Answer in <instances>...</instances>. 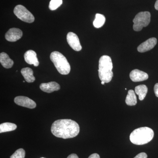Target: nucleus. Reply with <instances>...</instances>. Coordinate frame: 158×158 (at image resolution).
<instances>
[{
	"label": "nucleus",
	"instance_id": "obj_1",
	"mask_svg": "<svg viewBox=\"0 0 158 158\" xmlns=\"http://www.w3.org/2000/svg\"><path fill=\"white\" fill-rule=\"evenodd\" d=\"M51 132L58 138L63 139L73 138L80 132V127L76 122L72 119H59L52 124Z\"/></svg>",
	"mask_w": 158,
	"mask_h": 158
},
{
	"label": "nucleus",
	"instance_id": "obj_2",
	"mask_svg": "<svg viewBox=\"0 0 158 158\" xmlns=\"http://www.w3.org/2000/svg\"><path fill=\"white\" fill-rule=\"evenodd\" d=\"M154 135L153 131L150 128H138L131 133L130 141L136 145H143L147 144L153 139Z\"/></svg>",
	"mask_w": 158,
	"mask_h": 158
},
{
	"label": "nucleus",
	"instance_id": "obj_3",
	"mask_svg": "<svg viewBox=\"0 0 158 158\" xmlns=\"http://www.w3.org/2000/svg\"><path fill=\"white\" fill-rule=\"evenodd\" d=\"M98 67V76L101 81L105 83L111 81L113 76L111 58L108 56H102L99 61Z\"/></svg>",
	"mask_w": 158,
	"mask_h": 158
},
{
	"label": "nucleus",
	"instance_id": "obj_4",
	"mask_svg": "<svg viewBox=\"0 0 158 158\" xmlns=\"http://www.w3.org/2000/svg\"><path fill=\"white\" fill-rule=\"evenodd\" d=\"M50 59L59 73L67 75L70 73L71 67L68 60L59 52H52L50 55Z\"/></svg>",
	"mask_w": 158,
	"mask_h": 158
},
{
	"label": "nucleus",
	"instance_id": "obj_5",
	"mask_svg": "<svg viewBox=\"0 0 158 158\" xmlns=\"http://www.w3.org/2000/svg\"><path fill=\"white\" fill-rule=\"evenodd\" d=\"M150 13L148 11H142L138 13L133 20L134 31H140L144 27H147L150 22Z\"/></svg>",
	"mask_w": 158,
	"mask_h": 158
},
{
	"label": "nucleus",
	"instance_id": "obj_6",
	"mask_svg": "<svg viewBox=\"0 0 158 158\" xmlns=\"http://www.w3.org/2000/svg\"><path fill=\"white\" fill-rule=\"evenodd\" d=\"M15 15L18 18L23 21L27 23H32L34 21V17L33 14L24 6L22 5H18L14 9Z\"/></svg>",
	"mask_w": 158,
	"mask_h": 158
},
{
	"label": "nucleus",
	"instance_id": "obj_7",
	"mask_svg": "<svg viewBox=\"0 0 158 158\" xmlns=\"http://www.w3.org/2000/svg\"><path fill=\"white\" fill-rule=\"evenodd\" d=\"M14 102L18 106L29 109H34L36 107V103L35 102L27 97H16L15 98Z\"/></svg>",
	"mask_w": 158,
	"mask_h": 158
},
{
	"label": "nucleus",
	"instance_id": "obj_8",
	"mask_svg": "<svg viewBox=\"0 0 158 158\" xmlns=\"http://www.w3.org/2000/svg\"><path fill=\"white\" fill-rule=\"evenodd\" d=\"M67 41L68 44L74 50L79 52L82 49L78 37L73 32H69L67 35Z\"/></svg>",
	"mask_w": 158,
	"mask_h": 158
},
{
	"label": "nucleus",
	"instance_id": "obj_9",
	"mask_svg": "<svg viewBox=\"0 0 158 158\" xmlns=\"http://www.w3.org/2000/svg\"><path fill=\"white\" fill-rule=\"evenodd\" d=\"M23 36V32L19 29L12 28L9 29L6 33L5 37L6 40L10 42H15L20 39Z\"/></svg>",
	"mask_w": 158,
	"mask_h": 158
},
{
	"label": "nucleus",
	"instance_id": "obj_10",
	"mask_svg": "<svg viewBox=\"0 0 158 158\" xmlns=\"http://www.w3.org/2000/svg\"><path fill=\"white\" fill-rule=\"evenodd\" d=\"M157 42L156 38L155 37L149 38L142 43L138 47V51L139 52L143 53L152 49Z\"/></svg>",
	"mask_w": 158,
	"mask_h": 158
},
{
	"label": "nucleus",
	"instance_id": "obj_11",
	"mask_svg": "<svg viewBox=\"0 0 158 158\" xmlns=\"http://www.w3.org/2000/svg\"><path fill=\"white\" fill-rule=\"evenodd\" d=\"M130 77L133 82H140L147 80L148 76L147 73L138 69L133 70L130 73Z\"/></svg>",
	"mask_w": 158,
	"mask_h": 158
},
{
	"label": "nucleus",
	"instance_id": "obj_12",
	"mask_svg": "<svg viewBox=\"0 0 158 158\" xmlns=\"http://www.w3.org/2000/svg\"><path fill=\"white\" fill-rule=\"evenodd\" d=\"M24 58L28 64L34 65L35 66H38L39 65L37 54L33 50H30L27 51L24 55Z\"/></svg>",
	"mask_w": 158,
	"mask_h": 158
},
{
	"label": "nucleus",
	"instance_id": "obj_13",
	"mask_svg": "<svg viewBox=\"0 0 158 158\" xmlns=\"http://www.w3.org/2000/svg\"><path fill=\"white\" fill-rule=\"evenodd\" d=\"M40 88L42 91L50 93L59 90L60 89V86L56 82L52 81L48 83H42L40 84Z\"/></svg>",
	"mask_w": 158,
	"mask_h": 158
},
{
	"label": "nucleus",
	"instance_id": "obj_14",
	"mask_svg": "<svg viewBox=\"0 0 158 158\" xmlns=\"http://www.w3.org/2000/svg\"><path fill=\"white\" fill-rule=\"evenodd\" d=\"M0 62L4 67L6 69L11 68L14 64V62L9 58L8 54L5 52L0 54Z\"/></svg>",
	"mask_w": 158,
	"mask_h": 158
},
{
	"label": "nucleus",
	"instance_id": "obj_15",
	"mask_svg": "<svg viewBox=\"0 0 158 158\" xmlns=\"http://www.w3.org/2000/svg\"><path fill=\"white\" fill-rule=\"evenodd\" d=\"M21 73L26 81L28 83H32L35 81V78L34 76V72L31 68L28 67L23 68L21 71Z\"/></svg>",
	"mask_w": 158,
	"mask_h": 158
},
{
	"label": "nucleus",
	"instance_id": "obj_16",
	"mask_svg": "<svg viewBox=\"0 0 158 158\" xmlns=\"http://www.w3.org/2000/svg\"><path fill=\"white\" fill-rule=\"evenodd\" d=\"M148 92L147 86L145 85H138L135 88V93L138 95L140 101L144 99Z\"/></svg>",
	"mask_w": 158,
	"mask_h": 158
},
{
	"label": "nucleus",
	"instance_id": "obj_17",
	"mask_svg": "<svg viewBox=\"0 0 158 158\" xmlns=\"http://www.w3.org/2000/svg\"><path fill=\"white\" fill-rule=\"evenodd\" d=\"M125 102L128 106H133L137 104V97L135 91L132 90H129L126 98Z\"/></svg>",
	"mask_w": 158,
	"mask_h": 158
},
{
	"label": "nucleus",
	"instance_id": "obj_18",
	"mask_svg": "<svg viewBox=\"0 0 158 158\" xmlns=\"http://www.w3.org/2000/svg\"><path fill=\"white\" fill-rule=\"evenodd\" d=\"M17 128V126L11 123H4L0 125V133L14 131Z\"/></svg>",
	"mask_w": 158,
	"mask_h": 158
},
{
	"label": "nucleus",
	"instance_id": "obj_19",
	"mask_svg": "<svg viewBox=\"0 0 158 158\" xmlns=\"http://www.w3.org/2000/svg\"><path fill=\"white\" fill-rule=\"evenodd\" d=\"M106 22V18L104 15L101 14L95 15V18L93 22V25L96 28H99L104 25Z\"/></svg>",
	"mask_w": 158,
	"mask_h": 158
},
{
	"label": "nucleus",
	"instance_id": "obj_20",
	"mask_svg": "<svg viewBox=\"0 0 158 158\" xmlns=\"http://www.w3.org/2000/svg\"><path fill=\"white\" fill-rule=\"evenodd\" d=\"M62 4V0H51L49 5L51 10H55L59 8Z\"/></svg>",
	"mask_w": 158,
	"mask_h": 158
},
{
	"label": "nucleus",
	"instance_id": "obj_21",
	"mask_svg": "<svg viewBox=\"0 0 158 158\" xmlns=\"http://www.w3.org/2000/svg\"><path fill=\"white\" fill-rule=\"evenodd\" d=\"M25 157V151L23 148L17 150L10 156V158H24Z\"/></svg>",
	"mask_w": 158,
	"mask_h": 158
},
{
	"label": "nucleus",
	"instance_id": "obj_22",
	"mask_svg": "<svg viewBox=\"0 0 158 158\" xmlns=\"http://www.w3.org/2000/svg\"><path fill=\"white\" fill-rule=\"evenodd\" d=\"M147 155L144 152H141L137 155L134 158H147Z\"/></svg>",
	"mask_w": 158,
	"mask_h": 158
},
{
	"label": "nucleus",
	"instance_id": "obj_23",
	"mask_svg": "<svg viewBox=\"0 0 158 158\" xmlns=\"http://www.w3.org/2000/svg\"><path fill=\"white\" fill-rule=\"evenodd\" d=\"M154 90L155 94L156 96L158 98V83L156 84L154 88Z\"/></svg>",
	"mask_w": 158,
	"mask_h": 158
},
{
	"label": "nucleus",
	"instance_id": "obj_24",
	"mask_svg": "<svg viewBox=\"0 0 158 158\" xmlns=\"http://www.w3.org/2000/svg\"><path fill=\"white\" fill-rule=\"evenodd\" d=\"M88 158H100V157L98 154L94 153L93 154L91 155Z\"/></svg>",
	"mask_w": 158,
	"mask_h": 158
},
{
	"label": "nucleus",
	"instance_id": "obj_25",
	"mask_svg": "<svg viewBox=\"0 0 158 158\" xmlns=\"http://www.w3.org/2000/svg\"><path fill=\"white\" fill-rule=\"evenodd\" d=\"M67 158H79L78 156L75 154H72L70 155Z\"/></svg>",
	"mask_w": 158,
	"mask_h": 158
},
{
	"label": "nucleus",
	"instance_id": "obj_26",
	"mask_svg": "<svg viewBox=\"0 0 158 158\" xmlns=\"http://www.w3.org/2000/svg\"><path fill=\"white\" fill-rule=\"evenodd\" d=\"M155 8L156 10H158V0L156 1L155 5Z\"/></svg>",
	"mask_w": 158,
	"mask_h": 158
},
{
	"label": "nucleus",
	"instance_id": "obj_27",
	"mask_svg": "<svg viewBox=\"0 0 158 158\" xmlns=\"http://www.w3.org/2000/svg\"><path fill=\"white\" fill-rule=\"evenodd\" d=\"M105 83V82H103V81H102V82H101L102 85H104Z\"/></svg>",
	"mask_w": 158,
	"mask_h": 158
},
{
	"label": "nucleus",
	"instance_id": "obj_28",
	"mask_svg": "<svg viewBox=\"0 0 158 158\" xmlns=\"http://www.w3.org/2000/svg\"><path fill=\"white\" fill-rule=\"evenodd\" d=\"M45 158L42 157V158Z\"/></svg>",
	"mask_w": 158,
	"mask_h": 158
}]
</instances>
